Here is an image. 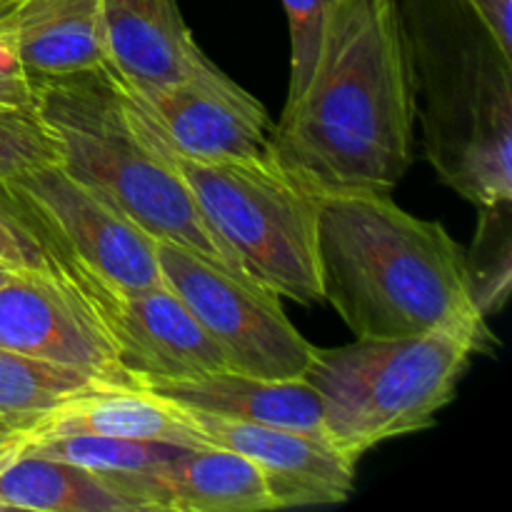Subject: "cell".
Listing matches in <instances>:
<instances>
[{
	"label": "cell",
	"instance_id": "6da1fadb",
	"mask_svg": "<svg viewBox=\"0 0 512 512\" xmlns=\"http://www.w3.org/2000/svg\"><path fill=\"white\" fill-rule=\"evenodd\" d=\"M413 88L398 0H335L318 68L270 150L318 198L390 193L413 165Z\"/></svg>",
	"mask_w": 512,
	"mask_h": 512
},
{
	"label": "cell",
	"instance_id": "7a4b0ae2",
	"mask_svg": "<svg viewBox=\"0 0 512 512\" xmlns=\"http://www.w3.org/2000/svg\"><path fill=\"white\" fill-rule=\"evenodd\" d=\"M318 268L323 300L358 338L493 335L470 298L465 250L443 223L415 218L388 193L318 200Z\"/></svg>",
	"mask_w": 512,
	"mask_h": 512
},
{
	"label": "cell",
	"instance_id": "3957f363",
	"mask_svg": "<svg viewBox=\"0 0 512 512\" xmlns=\"http://www.w3.org/2000/svg\"><path fill=\"white\" fill-rule=\"evenodd\" d=\"M425 160L475 208L512 200V60L465 0H398Z\"/></svg>",
	"mask_w": 512,
	"mask_h": 512
},
{
	"label": "cell",
	"instance_id": "277c9868",
	"mask_svg": "<svg viewBox=\"0 0 512 512\" xmlns=\"http://www.w3.org/2000/svg\"><path fill=\"white\" fill-rule=\"evenodd\" d=\"M35 113L58 165L160 243L188 248L253 280L200 213L188 183L130 105L113 70L33 78ZM255 283V280H253Z\"/></svg>",
	"mask_w": 512,
	"mask_h": 512
},
{
	"label": "cell",
	"instance_id": "5b68a950",
	"mask_svg": "<svg viewBox=\"0 0 512 512\" xmlns=\"http://www.w3.org/2000/svg\"><path fill=\"white\" fill-rule=\"evenodd\" d=\"M493 348V335L468 328L358 338L343 348H315L305 380L323 403L325 438L360 460L385 440L433 428L458 395L470 358Z\"/></svg>",
	"mask_w": 512,
	"mask_h": 512
},
{
	"label": "cell",
	"instance_id": "8992f818",
	"mask_svg": "<svg viewBox=\"0 0 512 512\" xmlns=\"http://www.w3.org/2000/svg\"><path fill=\"white\" fill-rule=\"evenodd\" d=\"M163 150L188 183L203 218L255 283L295 303H323L318 195L290 178L273 153L253 160L200 163L165 145Z\"/></svg>",
	"mask_w": 512,
	"mask_h": 512
},
{
	"label": "cell",
	"instance_id": "52a82bcc",
	"mask_svg": "<svg viewBox=\"0 0 512 512\" xmlns=\"http://www.w3.org/2000/svg\"><path fill=\"white\" fill-rule=\"evenodd\" d=\"M5 198L48 255L50 275L138 293L163 285L158 240L58 163L0 180Z\"/></svg>",
	"mask_w": 512,
	"mask_h": 512
},
{
	"label": "cell",
	"instance_id": "ba28073f",
	"mask_svg": "<svg viewBox=\"0 0 512 512\" xmlns=\"http://www.w3.org/2000/svg\"><path fill=\"white\" fill-rule=\"evenodd\" d=\"M163 283L213 338L230 370L258 378H305L315 348L280 308V295L188 248L158 240Z\"/></svg>",
	"mask_w": 512,
	"mask_h": 512
},
{
	"label": "cell",
	"instance_id": "9c48e42d",
	"mask_svg": "<svg viewBox=\"0 0 512 512\" xmlns=\"http://www.w3.org/2000/svg\"><path fill=\"white\" fill-rule=\"evenodd\" d=\"M123 90L150 133L183 158L218 163L273 153L275 123L265 105L205 53L183 80L168 88L133 93L123 85Z\"/></svg>",
	"mask_w": 512,
	"mask_h": 512
},
{
	"label": "cell",
	"instance_id": "30bf717a",
	"mask_svg": "<svg viewBox=\"0 0 512 512\" xmlns=\"http://www.w3.org/2000/svg\"><path fill=\"white\" fill-rule=\"evenodd\" d=\"M63 283L80 295L103 325L120 368L135 385L230 370L213 338L165 283L138 293H123L88 280Z\"/></svg>",
	"mask_w": 512,
	"mask_h": 512
},
{
	"label": "cell",
	"instance_id": "8fae6325",
	"mask_svg": "<svg viewBox=\"0 0 512 512\" xmlns=\"http://www.w3.org/2000/svg\"><path fill=\"white\" fill-rule=\"evenodd\" d=\"M0 348L135 385L98 318L55 275L15 273L0 285Z\"/></svg>",
	"mask_w": 512,
	"mask_h": 512
},
{
	"label": "cell",
	"instance_id": "7c38bea8",
	"mask_svg": "<svg viewBox=\"0 0 512 512\" xmlns=\"http://www.w3.org/2000/svg\"><path fill=\"white\" fill-rule=\"evenodd\" d=\"M185 413L208 445L235 450L263 470L278 510L335 505L353 495L358 460L340 453L328 438L273 425L240 423L200 410Z\"/></svg>",
	"mask_w": 512,
	"mask_h": 512
},
{
	"label": "cell",
	"instance_id": "4fadbf2b",
	"mask_svg": "<svg viewBox=\"0 0 512 512\" xmlns=\"http://www.w3.org/2000/svg\"><path fill=\"white\" fill-rule=\"evenodd\" d=\"M103 30L108 68L133 93L178 83L203 53L178 0H103Z\"/></svg>",
	"mask_w": 512,
	"mask_h": 512
},
{
	"label": "cell",
	"instance_id": "5bb4252c",
	"mask_svg": "<svg viewBox=\"0 0 512 512\" xmlns=\"http://www.w3.org/2000/svg\"><path fill=\"white\" fill-rule=\"evenodd\" d=\"M148 510L263 512L278 510L263 470L220 445L180 448L163 470L125 485Z\"/></svg>",
	"mask_w": 512,
	"mask_h": 512
},
{
	"label": "cell",
	"instance_id": "9a60e30c",
	"mask_svg": "<svg viewBox=\"0 0 512 512\" xmlns=\"http://www.w3.org/2000/svg\"><path fill=\"white\" fill-rule=\"evenodd\" d=\"M138 388L185 410L325 438L323 403L318 390L305 378L275 380L245 375L238 370H220L190 380L143 383Z\"/></svg>",
	"mask_w": 512,
	"mask_h": 512
},
{
	"label": "cell",
	"instance_id": "2e32d148",
	"mask_svg": "<svg viewBox=\"0 0 512 512\" xmlns=\"http://www.w3.org/2000/svg\"><path fill=\"white\" fill-rule=\"evenodd\" d=\"M10 33L30 80L108 68L103 0H20Z\"/></svg>",
	"mask_w": 512,
	"mask_h": 512
},
{
	"label": "cell",
	"instance_id": "e0dca14e",
	"mask_svg": "<svg viewBox=\"0 0 512 512\" xmlns=\"http://www.w3.org/2000/svg\"><path fill=\"white\" fill-rule=\"evenodd\" d=\"M55 435H105V438L153 440L185 448H205L203 438L183 408L158 398L138 385H108L73 400L30 433V438Z\"/></svg>",
	"mask_w": 512,
	"mask_h": 512
},
{
	"label": "cell",
	"instance_id": "ac0fdd59",
	"mask_svg": "<svg viewBox=\"0 0 512 512\" xmlns=\"http://www.w3.org/2000/svg\"><path fill=\"white\" fill-rule=\"evenodd\" d=\"M0 510L145 512V505L105 475L23 450L0 470Z\"/></svg>",
	"mask_w": 512,
	"mask_h": 512
},
{
	"label": "cell",
	"instance_id": "d6986e66",
	"mask_svg": "<svg viewBox=\"0 0 512 512\" xmlns=\"http://www.w3.org/2000/svg\"><path fill=\"white\" fill-rule=\"evenodd\" d=\"M108 385L115 383L85 370L0 348V425L33 433L60 408Z\"/></svg>",
	"mask_w": 512,
	"mask_h": 512
},
{
	"label": "cell",
	"instance_id": "ffe728a7",
	"mask_svg": "<svg viewBox=\"0 0 512 512\" xmlns=\"http://www.w3.org/2000/svg\"><path fill=\"white\" fill-rule=\"evenodd\" d=\"M180 448L185 445L105 438V435H55V438H30L23 450L88 468L125 490V483L130 480L148 478L163 470Z\"/></svg>",
	"mask_w": 512,
	"mask_h": 512
},
{
	"label": "cell",
	"instance_id": "44dd1931",
	"mask_svg": "<svg viewBox=\"0 0 512 512\" xmlns=\"http://www.w3.org/2000/svg\"><path fill=\"white\" fill-rule=\"evenodd\" d=\"M510 203L478 208V228L470 250L465 253L468 288L478 313L488 320L503 310L512 280V215Z\"/></svg>",
	"mask_w": 512,
	"mask_h": 512
},
{
	"label": "cell",
	"instance_id": "7402d4cb",
	"mask_svg": "<svg viewBox=\"0 0 512 512\" xmlns=\"http://www.w3.org/2000/svg\"><path fill=\"white\" fill-rule=\"evenodd\" d=\"M58 163V148L35 108L0 105V180Z\"/></svg>",
	"mask_w": 512,
	"mask_h": 512
},
{
	"label": "cell",
	"instance_id": "603a6c76",
	"mask_svg": "<svg viewBox=\"0 0 512 512\" xmlns=\"http://www.w3.org/2000/svg\"><path fill=\"white\" fill-rule=\"evenodd\" d=\"M280 3L288 15L290 28V83L285 98V105H290L303 95L318 68L335 0H280Z\"/></svg>",
	"mask_w": 512,
	"mask_h": 512
},
{
	"label": "cell",
	"instance_id": "cb8c5ba5",
	"mask_svg": "<svg viewBox=\"0 0 512 512\" xmlns=\"http://www.w3.org/2000/svg\"><path fill=\"white\" fill-rule=\"evenodd\" d=\"M0 263L15 273L50 275L48 255L0 188Z\"/></svg>",
	"mask_w": 512,
	"mask_h": 512
},
{
	"label": "cell",
	"instance_id": "d4e9b609",
	"mask_svg": "<svg viewBox=\"0 0 512 512\" xmlns=\"http://www.w3.org/2000/svg\"><path fill=\"white\" fill-rule=\"evenodd\" d=\"M0 105L10 108H35L33 83L25 75L15 53L10 18L0 23Z\"/></svg>",
	"mask_w": 512,
	"mask_h": 512
},
{
	"label": "cell",
	"instance_id": "484cf974",
	"mask_svg": "<svg viewBox=\"0 0 512 512\" xmlns=\"http://www.w3.org/2000/svg\"><path fill=\"white\" fill-rule=\"evenodd\" d=\"M480 15L500 48L512 55V0H465Z\"/></svg>",
	"mask_w": 512,
	"mask_h": 512
},
{
	"label": "cell",
	"instance_id": "4316f807",
	"mask_svg": "<svg viewBox=\"0 0 512 512\" xmlns=\"http://www.w3.org/2000/svg\"><path fill=\"white\" fill-rule=\"evenodd\" d=\"M28 440H30V433L13 430L8 428V425H0V470H3L10 460L18 458V455L23 453Z\"/></svg>",
	"mask_w": 512,
	"mask_h": 512
},
{
	"label": "cell",
	"instance_id": "83f0119b",
	"mask_svg": "<svg viewBox=\"0 0 512 512\" xmlns=\"http://www.w3.org/2000/svg\"><path fill=\"white\" fill-rule=\"evenodd\" d=\"M15 0H0V23H3V20H8L10 15H13V10H15Z\"/></svg>",
	"mask_w": 512,
	"mask_h": 512
},
{
	"label": "cell",
	"instance_id": "f1b7e54d",
	"mask_svg": "<svg viewBox=\"0 0 512 512\" xmlns=\"http://www.w3.org/2000/svg\"><path fill=\"white\" fill-rule=\"evenodd\" d=\"M15 275V270L13 268H8V265H3L0 263V285L5 283V280H10Z\"/></svg>",
	"mask_w": 512,
	"mask_h": 512
},
{
	"label": "cell",
	"instance_id": "f546056e",
	"mask_svg": "<svg viewBox=\"0 0 512 512\" xmlns=\"http://www.w3.org/2000/svg\"><path fill=\"white\" fill-rule=\"evenodd\" d=\"M15 3H20V0H15Z\"/></svg>",
	"mask_w": 512,
	"mask_h": 512
}]
</instances>
